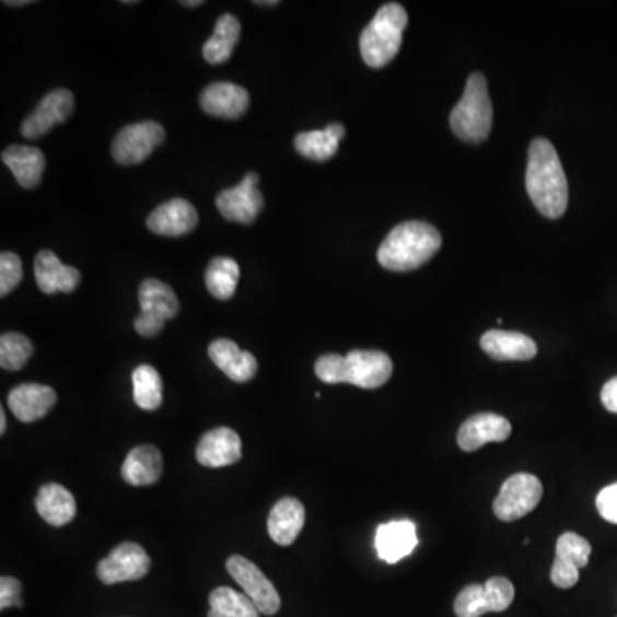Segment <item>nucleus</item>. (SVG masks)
Instances as JSON below:
<instances>
[{"instance_id": "obj_22", "label": "nucleus", "mask_w": 617, "mask_h": 617, "mask_svg": "<svg viewBox=\"0 0 617 617\" xmlns=\"http://www.w3.org/2000/svg\"><path fill=\"white\" fill-rule=\"evenodd\" d=\"M305 510L295 498H283L275 504L268 516L269 537L278 546H290L304 528Z\"/></svg>"}, {"instance_id": "obj_34", "label": "nucleus", "mask_w": 617, "mask_h": 617, "mask_svg": "<svg viewBox=\"0 0 617 617\" xmlns=\"http://www.w3.org/2000/svg\"><path fill=\"white\" fill-rule=\"evenodd\" d=\"M484 592H486L489 613H503L513 604L514 586L508 578H489L484 585Z\"/></svg>"}, {"instance_id": "obj_9", "label": "nucleus", "mask_w": 617, "mask_h": 617, "mask_svg": "<svg viewBox=\"0 0 617 617\" xmlns=\"http://www.w3.org/2000/svg\"><path fill=\"white\" fill-rule=\"evenodd\" d=\"M226 571L241 585L259 613L275 616L280 610L281 598L277 589L253 561L244 556H232L226 561Z\"/></svg>"}, {"instance_id": "obj_35", "label": "nucleus", "mask_w": 617, "mask_h": 617, "mask_svg": "<svg viewBox=\"0 0 617 617\" xmlns=\"http://www.w3.org/2000/svg\"><path fill=\"white\" fill-rule=\"evenodd\" d=\"M23 280V263L14 253H2L0 256V295L5 298Z\"/></svg>"}, {"instance_id": "obj_30", "label": "nucleus", "mask_w": 617, "mask_h": 617, "mask_svg": "<svg viewBox=\"0 0 617 617\" xmlns=\"http://www.w3.org/2000/svg\"><path fill=\"white\" fill-rule=\"evenodd\" d=\"M132 388H135V401L139 408L156 410L162 405V377L153 365L143 364L135 369Z\"/></svg>"}, {"instance_id": "obj_6", "label": "nucleus", "mask_w": 617, "mask_h": 617, "mask_svg": "<svg viewBox=\"0 0 617 617\" xmlns=\"http://www.w3.org/2000/svg\"><path fill=\"white\" fill-rule=\"evenodd\" d=\"M141 313L136 317L135 328L141 337H156L166 321L178 314V301L174 290L160 280H144L139 287Z\"/></svg>"}, {"instance_id": "obj_11", "label": "nucleus", "mask_w": 617, "mask_h": 617, "mask_svg": "<svg viewBox=\"0 0 617 617\" xmlns=\"http://www.w3.org/2000/svg\"><path fill=\"white\" fill-rule=\"evenodd\" d=\"M257 183H259V177L256 172H249L246 177L242 178L238 186L222 190L217 196L218 211L225 220L242 223V225H251L256 220L265 206V199L257 189Z\"/></svg>"}, {"instance_id": "obj_32", "label": "nucleus", "mask_w": 617, "mask_h": 617, "mask_svg": "<svg viewBox=\"0 0 617 617\" xmlns=\"http://www.w3.org/2000/svg\"><path fill=\"white\" fill-rule=\"evenodd\" d=\"M590 555H592V546L586 538L580 537L573 532H566L558 538L556 558L571 562V564L577 566L578 570H582L589 564Z\"/></svg>"}, {"instance_id": "obj_2", "label": "nucleus", "mask_w": 617, "mask_h": 617, "mask_svg": "<svg viewBox=\"0 0 617 617\" xmlns=\"http://www.w3.org/2000/svg\"><path fill=\"white\" fill-rule=\"evenodd\" d=\"M316 376L326 384H353L359 388L376 389L388 383L393 362L380 350H353L349 356L328 353L314 365Z\"/></svg>"}, {"instance_id": "obj_14", "label": "nucleus", "mask_w": 617, "mask_h": 617, "mask_svg": "<svg viewBox=\"0 0 617 617\" xmlns=\"http://www.w3.org/2000/svg\"><path fill=\"white\" fill-rule=\"evenodd\" d=\"M198 211L186 199L174 198L160 205L148 217V229L165 237H181L198 225Z\"/></svg>"}, {"instance_id": "obj_8", "label": "nucleus", "mask_w": 617, "mask_h": 617, "mask_svg": "<svg viewBox=\"0 0 617 617\" xmlns=\"http://www.w3.org/2000/svg\"><path fill=\"white\" fill-rule=\"evenodd\" d=\"M165 139V129L159 123L131 124L115 136L112 156L120 165H138L153 153Z\"/></svg>"}, {"instance_id": "obj_43", "label": "nucleus", "mask_w": 617, "mask_h": 617, "mask_svg": "<svg viewBox=\"0 0 617 617\" xmlns=\"http://www.w3.org/2000/svg\"><path fill=\"white\" fill-rule=\"evenodd\" d=\"M256 5H278V0H268V2H261V0H256Z\"/></svg>"}, {"instance_id": "obj_41", "label": "nucleus", "mask_w": 617, "mask_h": 617, "mask_svg": "<svg viewBox=\"0 0 617 617\" xmlns=\"http://www.w3.org/2000/svg\"><path fill=\"white\" fill-rule=\"evenodd\" d=\"M205 2L202 0H193V2H183V5L186 8H198V5H202Z\"/></svg>"}, {"instance_id": "obj_23", "label": "nucleus", "mask_w": 617, "mask_h": 617, "mask_svg": "<svg viewBox=\"0 0 617 617\" xmlns=\"http://www.w3.org/2000/svg\"><path fill=\"white\" fill-rule=\"evenodd\" d=\"M2 162L24 189H33L42 183L45 172V156L38 148L14 144V147L4 150Z\"/></svg>"}, {"instance_id": "obj_18", "label": "nucleus", "mask_w": 617, "mask_h": 617, "mask_svg": "<svg viewBox=\"0 0 617 617\" xmlns=\"http://www.w3.org/2000/svg\"><path fill=\"white\" fill-rule=\"evenodd\" d=\"M35 278L38 289L51 293H71L80 287L81 273L72 266L63 265L51 251H40L35 257Z\"/></svg>"}, {"instance_id": "obj_29", "label": "nucleus", "mask_w": 617, "mask_h": 617, "mask_svg": "<svg viewBox=\"0 0 617 617\" xmlns=\"http://www.w3.org/2000/svg\"><path fill=\"white\" fill-rule=\"evenodd\" d=\"M259 610L246 594L230 586H218L210 594L208 617H259Z\"/></svg>"}, {"instance_id": "obj_37", "label": "nucleus", "mask_w": 617, "mask_h": 617, "mask_svg": "<svg viewBox=\"0 0 617 617\" xmlns=\"http://www.w3.org/2000/svg\"><path fill=\"white\" fill-rule=\"evenodd\" d=\"M597 510L602 519L617 525V482L604 487L597 496Z\"/></svg>"}, {"instance_id": "obj_7", "label": "nucleus", "mask_w": 617, "mask_h": 617, "mask_svg": "<svg viewBox=\"0 0 617 617\" xmlns=\"http://www.w3.org/2000/svg\"><path fill=\"white\" fill-rule=\"evenodd\" d=\"M543 494V482L535 475L514 474L501 487L492 510L501 522H516L538 507Z\"/></svg>"}, {"instance_id": "obj_19", "label": "nucleus", "mask_w": 617, "mask_h": 617, "mask_svg": "<svg viewBox=\"0 0 617 617\" xmlns=\"http://www.w3.org/2000/svg\"><path fill=\"white\" fill-rule=\"evenodd\" d=\"M480 347L491 359L499 362L510 360H532L537 356V344L523 333L503 331V329H491L484 333L480 338Z\"/></svg>"}, {"instance_id": "obj_38", "label": "nucleus", "mask_w": 617, "mask_h": 617, "mask_svg": "<svg viewBox=\"0 0 617 617\" xmlns=\"http://www.w3.org/2000/svg\"><path fill=\"white\" fill-rule=\"evenodd\" d=\"M21 583L16 578H0V609L5 610L8 607H21Z\"/></svg>"}, {"instance_id": "obj_27", "label": "nucleus", "mask_w": 617, "mask_h": 617, "mask_svg": "<svg viewBox=\"0 0 617 617\" xmlns=\"http://www.w3.org/2000/svg\"><path fill=\"white\" fill-rule=\"evenodd\" d=\"M241 40V21L234 14H223L217 21L213 35L202 47V56L208 63H223L230 59L235 45Z\"/></svg>"}, {"instance_id": "obj_1", "label": "nucleus", "mask_w": 617, "mask_h": 617, "mask_svg": "<svg viewBox=\"0 0 617 617\" xmlns=\"http://www.w3.org/2000/svg\"><path fill=\"white\" fill-rule=\"evenodd\" d=\"M526 193L544 217L561 218L568 208V181L558 151L547 139H534L528 148Z\"/></svg>"}, {"instance_id": "obj_3", "label": "nucleus", "mask_w": 617, "mask_h": 617, "mask_svg": "<svg viewBox=\"0 0 617 617\" xmlns=\"http://www.w3.org/2000/svg\"><path fill=\"white\" fill-rule=\"evenodd\" d=\"M443 238L426 222L395 226L377 251V261L389 271H410L426 265L441 249Z\"/></svg>"}, {"instance_id": "obj_40", "label": "nucleus", "mask_w": 617, "mask_h": 617, "mask_svg": "<svg viewBox=\"0 0 617 617\" xmlns=\"http://www.w3.org/2000/svg\"><path fill=\"white\" fill-rule=\"evenodd\" d=\"M5 428H8V420H5V411H0V432L4 434Z\"/></svg>"}, {"instance_id": "obj_39", "label": "nucleus", "mask_w": 617, "mask_h": 617, "mask_svg": "<svg viewBox=\"0 0 617 617\" xmlns=\"http://www.w3.org/2000/svg\"><path fill=\"white\" fill-rule=\"evenodd\" d=\"M601 400L607 410L617 414V376L613 380L607 381L602 388Z\"/></svg>"}, {"instance_id": "obj_12", "label": "nucleus", "mask_w": 617, "mask_h": 617, "mask_svg": "<svg viewBox=\"0 0 617 617\" xmlns=\"http://www.w3.org/2000/svg\"><path fill=\"white\" fill-rule=\"evenodd\" d=\"M74 110V96L69 90H54L21 126L26 139H38L51 131V127L66 123Z\"/></svg>"}, {"instance_id": "obj_10", "label": "nucleus", "mask_w": 617, "mask_h": 617, "mask_svg": "<svg viewBox=\"0 0 617 617\" xmlns=\"http://www.w3.org/2000/svg\"><path fill=\"white\" fill-rule=\"evenodd\" d=\"M150 566V558L143 547L135 543H124L98 562L96 574L105 585L136 582L147 577Z\"/></svg>"}, {"instance_id": "obj_25", "label": "nucleus", "mask_w": 617, "mask_h": 617, "mask_svg": "<svg viewBox=\"0 0 617 617\" xmlns=\"http://www.w3.org/2000/svg\"><path fill=\"white\" fill-rule=\"evenodd\" d=\"M36 511L51 526H63L75 516V499L66 487L47 484L36 496Z\"/></svg>"}, {"instance_id": "obj_4", "label": "nucleus", "mask_w": 617, "mask_h": 617, "mask_svg": "<svg viewBox=\"0 0 617 617\" xmlns=\"http://www.w3.org/2000/svg\"><path fill=\"white\" fill-rule=\"evenodd\" d=\"M408 14L404 5H383L360 35V56L369 68H384L400 50Z\"/></svg>"}, {"instance_id": "obj_16", "label": "nucleus", "mask_w": 617, "mask_h": 617, "mask_svg": "<svg viewBox=\"0 0 617 617\" xmlns=\"http://www.w3.org/2000/svg\"><path fill=\"white\" fill-rule=\"evenodd\" d=\"M199 103H201L202 110L213 117L238 119L241 115L246 114L249 107V93L246 92V88L238 86V84L220 81V83L206 88Z\"/></svg>"}, {"instance_id": "obj_21", "label": "nucleus", "mask_w": 617, "mask_h": 617, "mask_svg": "<svg viewBox=\"0 0 617 617\" xmlns=\"http://www.w3.org/2000/svg\"><path fill=\"white\" fill-rule=\"evenodd\" d=\"M210 359L220 371L235 383H246L253 380L257 372V360L253 353L238 349L235 341L220 338L214 340L208 349Z\"/></svg>"}, {"instance_id": "obj_17", "label": "nucleus", "mask_w": 617, "mask_h": 617, "mask_svg": "<svg viewBox=\"0 0 617 617\" xmlns=\"http://www.w3.org/2000/svg\"><path fill=\"white\" fill-rule=\"evenodd\" d=\"M57 395L50 386L24 383L9 393L8 405L21 422H35L47 416L56 405Z\"/></svg>"}, {"instance_id": "obj_13", "label": "nucleus", "mask_w": 617, "mask_h": 617, "mask_svg": "<svg viewBox=\"0 0 617 617\" xmlns=\"http://www.w3.org/2000/svg\"><path fill=\"white\" fill-rule=\"evenodd\" d=\"M510 435V420L498 414H477L462 423L456 441L463 452L470 453L487 443H503Z\"/></svg>"}, {"instance_id": "obj_20", "label": "nucleus", "mask_w": 617, "mask_h": 617, "mask_svg": "<svg viewBox=\"0 0 617 617\" xmlns=\"http://www.w3.org/2000/svg\"><path fill=\"white\" fill-rule=\"evenodd\" d=\"M419 538L417 528L410 520H398V522L384 523L376 532L377 555L383 561L398 562L414 552Z\"/></svg>"}, {"instance_id": "obj_42", "label": "nucleus", "mask_w": 617, "mask_h": 617, "mask_svg": "<svg viewBox=\"0 0 617 617\" xmlns=\"http://www.w3.org/2000/svg\"><path fill=\"white\" fill-rule=\"evenodd\" d=\"M4 4H8V5H28V4H32V2H30V0H21V2H12V0H9V2H4Z\"/></svg>"}, {"instance_id": "obj_31", "label": "nucleus", "mask_w": 617, "mask_h": 617, "mask_svg": "<svg viewBox=\"0 0 617 617\" xmlns=\"http://www.w3.org/2000/svg\"><path fill=\"white\" fill-rule=\"evenodd\" d=\"M33 356V344L20 333H4L0 338V365L5 371H21Z\"/></svg>"}, {"instance_id": "obj_5", "label": "nucleus", "mask_w": 617, "mask_h": 617, "mask_svg": "<svg viewBox=\"0 0 617 617\" xmlns=\"http://www.w3.org/2000/svg\"><path fill=\"white\" fill-rule=\"evenodd\" d=\"M453 132L465 143L479 144L489 138L492 127V103L487 92V81L480 72L468 78L462 100L450 117Z\"/></svg>"}, {"instance_id": "obj_26", "label": "nucleus", "mask_w": 617, "mask_h": 617, "mask_svg": "<svg viewBox=\"0 0 617 617\" xmlns=\"http://www.w3.org/2000/svg\"><path fill=\"white\" fill-rule=\"evenodd\" d=\"M344 136L345 127L341 124L335 123L329 124L323 131L301 132L293 141V144H295V150L304 159L326 162V160L333 159L337 154Z\"/></svg>"}, {"instance_id": "obj_33", "label": "nucleus", "mask_w": 617, "mask_h": 617, "mask_svg": "<svg viewBox=\"0 0 617 617\" xmlns=\"http://www.w3.org/2000/svg\"><path fill=\"white\" fill-rule=\"evenodd\" d=\"M489 613L487 607L486 592L484 585L474 583V585L465 586L459 592L455 601V614L458 617H480Z\"/></svg>"}, {"instance_id": "obj_24", "label": "nucleus", "mask_w": 617, "mask_h": 617, "mask_svg": "<svg viewBox=\"0 0 617 617\" xmlns=\"http://www.w3.org/2000/svg\"><path fill=\"white\" fill-rule=\"evenodd\" d=\"M163 472L162 453L159 447L138 446L127 455L123 465V479L135 487L159 482Z\"/></svg>"}, {"instance_id": "obj_28", "label": "nucleus", "mask_w": 617, "mask_h": 617, "mask_svg": "<svg viewBox=\"0 0 617 617\" xmlns=\"http://www.w3.org/2000/svg\"><path fill=\"white\" fill-rule=\"evenodd\" d=\"M241 268L232 257H214L206 269V287L211 295L220 301H229L237 290Z\"/></svg>"}, {"instance_id": "obj_15", "label": "nucleus", "mask_w": 617, "mask_h": 617, "mask_svg": "<svg viewBox=\"0 0 617 617\" xmlns=\"http://www.w3.org/2000/svg\"><path fill=\"white\" fill-rule=\"evenodd\" d=\"M196 458L202 467L222 468L242 458V441L237 432L218 428L206 432L196 447Z\"/></svg>"}, {"instance_id": "obj_36", "label": "nucleus", "mask_w": 617, "mask_h": 617, "mask_svg": "<svg viewBox=\"0 0 617 617\" xmlns=\"http://www.w3.org/2000/svg\"><path fill=\"white\" fill-rule=\"evenodd\" d=\"M550 580L559 589H573L580 580V570L571 562L562 561L556 558L552 570H550Z\"/></svg>"}]
</instances>
